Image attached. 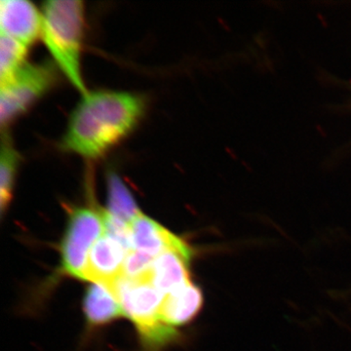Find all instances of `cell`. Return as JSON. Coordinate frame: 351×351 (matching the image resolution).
Wrapping results in <instances>:
<instances>
[{"instance_id":"obj_13","label":"cell","mask_w":351,"mask_h":351,"mask_svg":"<svg viewBox=\"0 0 351 351\" xmlns=\"http://www.w3.org/2000/svg\"><path fill=\"white\" fill-rule=\"evenodd\" d=\"M20 156L8 135L2 136L1 154H0V203L3 213L10 203L13 195L16 175L19 166Z\"/></svg>"},{"instance_id":"obj_3","label":"cell","mask_w":351,"mask_h":351,"mask_svg":"<svg viewBox=\"0 0 351 351\" xmlns=\"http://www.w3.org/2000/svg\"><path fill=\"white\" fill-rule=\"evenodd\" d=\"M119 300L123 315L133 321L145 345L157 348L178 336L174 327L159 317L164 295L152 278L129 279L121 276L108 287Z\"/></svg>"},{"instance_id":"obj_10","label":"cell","mask_w":351,"mask_h":351,"mask_svg":"<svg viewBox=\"0 0 351 351\" xmlns=\"http://www.w3.org/2000/svg\"><path fill=\"white\" fill-rule=\"evenodd\" d=\"M202 306V291L193 282L164 297L159 317L166 324L175 328L193 320Z\"/></svg>"},{"instance_id":"obj_8","label":"cell","mask_w":351,"mask_h":351,"mask_svg":"<svg viewBox=\"0 0 351 351\" xmlns=\"http://www.w3.org/2000/svg\"><path fill=\"white\" fill-rule=\"evenodd\" d=\"M193 258L191 247L170 249L154 258L152 265V283L164 295L193 283L189 274V263Z\"/></svg>"},{"instance_id":"obj_14","label":"cell","mask_w":351,"mask_h":351,"mask_svg":"<svg viewBox=\"0 0 351 351\" xmlns=\"http://www.w3.org/2000/svg\"><path fill=\"white\" fill-rule=\"evenodd\" d=\"M29 47L7 36L0 38V78L1 83L11 77L25 64Z\"/></svg>"},{"instance_id":"obj_11","label":"cell","mask_w":351,"mask_h":351,"mask_svg":"<svg viewBox=\"0 0 351 351\" xmlns=\"http://www.w3.org/2000/svg\"><path fill=\"white\" fill-rule=\"evenodd\" d=\"M85 314L91 324L101 325L123 315L119 300L112 291L100 283L88 289L84 300Z\"/></svg>"},{"instance_id":"obj_2","label":"cell","mask_w":351,"mask_h":351,"mask_svg":"<svg viewBox=\"0 0 351 351\" xmlns=\"http://www.w3.org/2000/svg\"><path fill=\"white\" fill-rule=\"evenodd\" d=\"M85 13L80 0H51L43 4L41 38L60 71L82 95L87 93L82 73Z\"/></svg>"},{"instance_id":"obj_15","label":"cell","mask_w":351,"mask_h":351,"mask_svg":"<svg viewBox=\"0 0 351 351\" xmlns=\"http://www.w3.org/2000/svg\"><path fill=\"white\" fill-rule=\"evenodd\" d=\"M154 258L137 250L127 254L123 265V276L129 279H152Z\"/></svg>"},{"instance_id":"obj_7","label":"cell","mask_w":351,"mask_h":351,"mask_svg":"<svg viewBox=\"0 0 351 351\" xmlns=\"http://www.w3.org/2000/svg\"><path fill=\"white\" fill-rule=\"evenodd\" d=\"M128 252L123 245L105 233L90 251L85 280L110 287L123 276Z\"/></svg>"},{"instance_id":"obj_1","label":"cell","mask_w":351,"mask_h":351,"mask_svg":"<svg viewBox=\"0 0 351 351\" xmlns=\"http://www.w3.org/2000/svg\"><path fill=\"white\" fill-rule=\"evenodd\" d=\"M145 108L138 95L110 90L87 92L71 113L62 149L85 158H99L134 130Z\"/></svg>"},{"instance_id":"obj_4","label":"cell","mask_w":351,"mask_h":351,"mask_svg":"<svg viewBox=\"0 0 351 351\" xmlns=\"http://www.w3.org/2000/svg\"><path fill=\"white\" fill-rule=\"evenodd\" d=\"M105 233V211L94 207L71 210L61 248L64 272L85 280L90 251Z\"/></svg>"},{"instance_id":"obj_9","label":"cell","mask_w":351,"mask_h":351,"mask_svg":"<svg viewBox=\"0 0 351 351\" xmlns=\"http://www.w3.org/2000/svg\"><path fill=\"white\" fill-rule=\"evenodd\" d=\"M130 230L134 250L143 252L154 258L170 249L189 247L186 241L143 213L134 219Z\"/></svg>"},{"instance_id":"obj_6","label":"cell","mask_w":351,"mask_h":351,"mask_svg":"<svg viewBox=\"0 0 351 351\" xmlns=\"http://www.w3.org/2000/svg\"><path fill=\"white\" fill-rule=\"evenodd\" d=\"M43 16L27 0H2L0 2L1 36L19 41L29 47L41 36Z\"/></svg>"},{"instance_id":"obj_12","label":"cell","mask_w":351,"mask_h":351,"mask_svg":"<svg viewBox=\"0 0 351 351\" xmlns=\"http://www.w3.org/2000/svg\"><path fill=\"white\" fill-rule=\"evenodd\" d=\"M108 214L131 226L141 214L136 201L119 176L110 174L108 180Z\"/></svg>"},{"instance_id":"obj_5","label":"cell","mask_w":351,"mask_h":351,"mask_svg":"<svg viewBox=\"0 0 351 351\" xmlns=\"http://www.w3.org/2000/svg\"><path fill=\"white\" fill-rule=\"evenodd\" d=\"M56 71L48 63H25L0 87V119L2 127L16 117L54 86Z\"/></svg>"}]
</instances>
